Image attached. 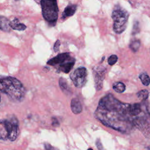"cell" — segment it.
Masks as SVG:
<instances>
[{"label":"cell","instance_id":"1","mask_svg":"<svg viewBox=\"0 0 150 150\" xmlns=\"http://www.w3.org/2000/svg\"><path fill=\"white\" fill-rule=\"evenodd\" d=\"M129 105L108 94L100 100L94 117L106 127L122 133L129 132L134 127L139 129L149 127L148 116L133 117L129 112Z\"/></svg>","mask_w":150,"mask_h":150},{"label":"cell","instance_id":"2","mask_svg":"<svg viewBox=\"0 0 150 150\" xmlns=\"http://www.w3.org/2000/svg\"><path fill=\"white\" fill-rule=\"evenodd\" d=\"M0 91L15 101H22L25 95V88L17 79L11 76H0Z\"/></svg>","mask_w":150,"mask_h":150},{"label":"cell","instance_id":"3","mask_svg":"<svg viewBox=\"0 0 150 150\" xmlns=\"http://www.w3.org/2000/svg\"><path fill=\"white\" fill-rule=\"evenodd\" d=\"M19 133V122L17 118L12 116L0 120V139L14 141Z\"/></svg>","mask_w":150,"mask_h":150},{"label":"cell","instance_id":"4","mask_svg":"<svg viewBox=\"0 0 150 150\" xmlns=\"http://www.w3.org/2000/svg\"><path fill=\"white\" fill-rule=\"evenodd\" d=\"M76 59L69 53H63L49 60L47 64L56 67L57 70L69 73L73 67Z\"/></svg>","mask_w":150,"mask_h":150},{"label":"cell","instance_id":"5","mask_svg":"<svg viewBox=\"0 0 150 150\" xmlns=\"http://www.w3.org/2000/svg\"><path fill=\"white\" fill-rule=\"evenodd\" d=\"M42 15L45 21L52 26H54L59 13L57 0H41Z\"/></svg>","mask_w":150,"mask_h":150},{"label":"cell","instance_id":"6","mask_svg":"<svg viewBox=\"0 0 150 150\" xmlns=\"http://www.w3.org/2000/svg\"><path fill=\"white\" fill-rule=\"evenodd\" d=\"M129 14L127 11L117 5L115 6L111 17L114 21L113 30L116 33H122L127 28Z\"/></svg>","mask_w":150,"mask_h":150},{"label":"cell","instance_id":"7","mask_svg":"<svg viewBox=\"0 0 150 150\" xmlns=\"http://www.w3.org/2000/svg\"><path fill=\"white\" fill-rule=\"evenodd\" d=\"M74 85L77 88L83 87L87 81V71L84 67L76 69L70 76Z\"/></svg>","mask_w":150,"mask_h":150},{"label":"cell","instance_id":"8","mask_svg":"<svg viewBox=\"0 0 150 150\" xmlns=\"http://www.w3.org/2000/svg\"><path fill=\"white\" fill-rule=\"evenodd\" d=\"M106 71L107 69L104 66H97L93 69V77L97 90H100L103 87V83Z\"/></svg>","mask_w":150,"mask_h":150},{"label":"cell","instance_id":"9","mask_svg":"<svg viewBox=\"0 0 150 150\" xmlns=\"http://www.w3.org/2000/svg\"><path fill=\"white\" fill-rule=\"evenodd\" d=\"M70 107L72 112L75 114H80L83 110L81 103L77 98H73L71 99L70 103Z\"/></svg>","mask_w":150,"mask_h":150},{"label":"cell","instance_id":"10","mask_svg":"<svg viewBox=\"0 0 150 150\" xmlns=\"http://www.w3.org/2000/svg\"><path fill=\"white\" fill-rule=\"evenodd\" d=\"M77 9V5L74 4H69L64 9L62 13V19H66L68 17L73 16Z\"/></svg>","mask_w":150,"mask_h":150},{"label":"cell","instance_id":"11","mask_svg":"<svg viewBox=\"0 0 150 150\" xmlns=\"http://www.w3.org/2000/svg\"><path fill=\"white\" fill-rule=\"evenodd\" d=\"M9 26L11 29L17 30H24L26 29V26L23 23H22L19 22V19L17 18H15L12 21H10L9 22Z\"/></svg>","mask_w":150,"mask_h":150},{"label":"cell","instance_id":"12","mask_svg":"<svg viewBox=\"0 0 150 150\" xmlns=\"http://www.w3.org/2000/svg\"><path fill=\"white\" fill-rule=\"evenodd\" d=\"M59 84L60 89L65 94H70L71 93L70 88L68 85V83L64 78L60 77L59 79Z\"/></svg>","mask_w":150,"mask_h":150},{"label":"cell","instance_id":"13","mask_svg":"<svg viewBox=\"0 0 150 150\" xmlns=\"http://www.w3.org/2000/svg\"><path fill=\"white\" fill-rule=\"evenodd\" d=\"M10 21L4 16H0V30L5 32H9L11 27L9 26Z\"/></svg>","mask_w":150,"mask_h":150},{"label":"cell","instance_id":"14","mask_svg":"<svg viewBox=\"0 0 150 150\" xmlns=\"http://www.w3.org/2000/svg\"><path fill=\"white\" fill-rule=\"evenodd\" d=\"M112 88L117 93H121L125 90V86L122 82H115L112 84Z\"/></svg>","mask_w":150,"mask_h":150},{"label":"cell","instance_id":"15","mask_svg":"<svg viewBox=\"0 0 150 150\" xmlns=\"http://www.w3.org/2000/svg\"><path fill=\"white\" fill-rule=\"evenodd\" d=\"M141 42L138 39L132 40L129 44V48L133 52H137L140 47Z\"/></svg>","mask_w":150,"mask_h":150},{"label":"cell","instance_id":"16","mask_svg":"<svg viewBox=\"0 0 150 150\" xmlns=\"http://www.w3.org/2000/svg\"><path fill=\"white\" fill-rule=\"evenodd\" d=\"M139 78L141 80L142 83L144 85V86H148L149 84V82H150V79H149V77L148 75V74L146 72H143L141 73L139 76Z\"/></svg>","mask_w":150,"mask_h":150},{"label":"cell","instance_id":"17","mask_svg":"<svg viewBox=\"0 0 150 150\" xmlns=\"http://www.w3.org/2000/svg\"><path fill=\"white\" fill-rule=\"evenodd\" d=\"M148 96H149V92L147 90H145V89L141 90L137 93V97L139 98L140 100H142L144 101L146 100L148 98Z\"/></svg>","mask_w":150,"mask_h":150},{"label":"cell","instance_id":"18","mask_svg":"<svg viewBox=\"0 0 150 150\" xmlns=\"http://www.w3.org/2000/svg\"><path fill=\"white\" fill-rule=\"evenodd\" d=\"M117 60H118L117 56L115 55V54H112V55H111L108 57L107 62H108V63L109 65L112 66V65H114L116 63Z\"/></svg>","mask_w":150,"mask_h":150},{"label":"cell","instance_id":"19","mask_svg":"<svg viewBox=\"0 0 150 150\" xmlns=\"http://www.w3.org/2000/svg\"><path fill=\"white\" fill-rule=\"evenodd\" d=\"M138 22L136 21L134 23V27H133V29H132V34H135L137 33L139 31V24H138Z\"/></svg>","mask_w":150,"mask_h":150},{"label":"cell","instance_id":"20","mask_svg":"<svg viewBox=\"0 0 150 150\" xmlns=\"http://www.w3.org/2000/svg\"><path fill=\"white\" fill-rule=\"evenodd\" d=\"M60 40H57L54 43V51L55 52H57L59 50V47H60Z\"/></svg>","mask_w":150,"mask_h":150},{"label":"cell","instance_id":"21","mask_svg":"<svg viewBox=\"0 0 150 150\" xmlns=\"http://www.w3.org/2000/svg\"><path fill=\"white\" fill-rule=\"evenodd\" d=\"M52 124L53 126H54V127H58L59 125V121L57 120V119L55 117H52Z\"/></svg>","mask_w":150,"mask_h":150},{"label":"cell","instance_id":"22","mask_svg":"<svg viewBox=\"0 0 150 150\" xmlns=\"http://www.w3.org/2000/svg\"><path fill=\"white\" fill-rule=\"evenodd\" d=\"M96 146H97V147L98 149H103V147L102 146V144L101 143V141H100V139H97L96 140Z\"/></svg>","mask_w":150,"mask_h":150},{"label":"cell","instance_id":"23","mask_svg":"<svg viewBox=\"0 0 150 150\" xmlns=\"http://www.w3.org/2000/svg\"><path fill=\"white\" fill-rule=\"evenodd\" d=\"M45 148L46 149H54V148H53L50 144H45Z\"/></svg>","mask_w":150,"mask_h":150},{"label":"cell","instance_id":"24","mask_svg":"<svg viewBox=\"0 0 150 150\" xmlns=\"http://www.w3.org/2000/svg\"><path fill=\"white\" fill-rule=\"evenodd\" d=\"M0 102H1V96H0Z\"/></svg>","mask_w":150,"mask_h":150},{"label":"cell","instance_id":"25","mask_svg":"<svg viewBox=\"0 0 150 150\" xmlns=\"http://www.w3.org/2000/svg\"><path fill=\"white\" fill-rule=\"evenodd\" d=\"M16 1H18V0H16Z\"/></svg>","mask_w":150,"mask_h":150}]
</instances>
